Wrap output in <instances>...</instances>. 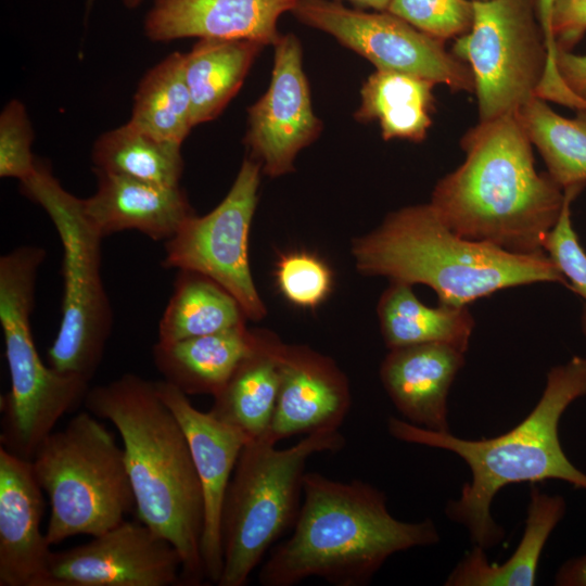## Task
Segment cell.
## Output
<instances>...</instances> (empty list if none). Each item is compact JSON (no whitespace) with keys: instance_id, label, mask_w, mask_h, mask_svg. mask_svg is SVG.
<instances>
[{"instance_id":"60d3db41","label":"cell","mask_w":586,"mask_h":586,"mask_svg":"<svg viewBox=\"0 0 586 586\" xmlns=\"http://www.w3.org/2000/svg\"><path fill=\"white\" fill-rule=\"evenodd\" d=\"M583 330H584V333L586 335V309H585L584 316H583Z\"/></svg>"},{"instance_id":"d6a6232c","label":"cell","mask_w":586,"mask_h":586,"mask_svg":"<svg viewBox=\"0 0 586 586\" xmlns=\"http://www.w3.org/2000/svg\"><path fill=\"white\" fill-rule=\"evenodd\" d=\"M586 184L564 189V202L555 227L546 235L543 249L568 281L566 288L586 302V252L572 222V203Z\"/></svg>"},{"instance_id":"ba28073f","label":"cell","mask_w":586,"mask_h":586,"mask_svg":"<svg viewBox=\"0 0 586 586\" xmlns=\"http://www.w3.org/2000/svg\"><path fill=\"white\" fill-rule=\"evenodd\" d=\"M91 412L82 411L47 436L31 461L50 500L48 543L98 536L136 510L124 449Z\"/></svg>"},{"instance_id":"ab89813d","label":"cell","mask_w":586,"mask_h":586,"mask_svg":"<svg viewBox=\"0 0 586 586\" xmlns=\"http://www.w3.org/2000/svg\"><path fill=\"white\" fill-rule=\"evenodd\" d=\"M126 8L133 9L140 5L143 0H120Z\"/></svg>"},{"instance_id":"cb8c5ba5","label":"cell","mask_w":586,"mask_h":586,"mask_svg":"<svg viewBox=\"0 0 586 586\" xmlns=\"http://www.w3.org/2000/svg\"><path fill=\"white\" fill-rule=\"evenodd\" d=\"M377 314L388 349L444 343L467 353L475 327L468 306H428L417 297L412 285L402 282H390L379 300Z\"/></svg>"},{"instance_id":"d6986e66","label":"cell","mask_w":586,"mask_h":586,"mask_svg":"<svg viewBox=\"0 0 586 586\" xmlns=\"http://www.w3.org/2000/svg\"><path fill=\"white\" fill-rule=\"evenodd\" d=\"M464 364V352L444 343H423L390 349L379 375L406 421L449 432L448 394Z\"/></svg>"},{"instance_id":"5bb4252c","label":"cell","mask_w":586,"mask_h":586,"mask_svg":"<svg viewBox=\"0 0 586 586\" xmlns=\"http://www.w3.org/2000/svg\"><path fill=\"white\" fill-rule=\"evenodd\" d=\"M273 46L270 84L249 109L245 144L266 175L279 177L294 169L297 153L322 126L313 110L298 38L280 35Z\"/></svg>"},{"instance_id":"f35d334b","label":"cell","mask_w":586,"mask_h":586,"mask_svg":"<svg viewBox=\"0 0 586 586\" xmlns=\"http://www.w3.org/2000/svg\"><path fill=\"white\" fill-rule=\"evenodd\" d=\"M360 8H369L375 11H386L391 0H347Z\"/></svg>"},{"instance_id":"5b68a950","label":"cell","mask_w":586,"mask_h":586,"mask_svg":"<svg viewBox=\"0 0 586 586\" xmlns=\"http://www.w3.org/2000/svg\"><path fill=\"white\" fill-rule=\"evenodd\" d=\"M352 254L361 275L424 284L440 304L449 306H468L521 285H568L546 252L515 254L462 238L430 203L390 213L375 229L353 241Z\"/></svg>"},{"instance_id":"ac0fdd59","label":"cell","mask_w":586,"mask_h":586,"mask_svg":"<svg viewBox=\"0 0 586 586\" xmlns=\"http://www.w3.org/2000/svg\"><path fill=\"white\" fill-rule=\"evenodd\" d=\"M297 0H154L144 35L154 42L182 38L247 39L264 46L280 37L279 17Z\"/></svg>"},{"instance_id":"4dcf8cb0","label":"cell","mask_w":586,"mask_h":586,"mask_svg":"<svg viewBox=\"0 0 586 586\" xmlns=\"http://www.w3.org/2000/svg\"><path fill=\"white\" fill-rule=\"evenodd\" d=\"M276 281L281 294L291 304L315 309L331 293L333 276L320 257L305 251H294L280 256Z\"/></svg>"},{"instance_id":"ffe728a7","label":"cell","mask_w":586,"mask_h":586,"mask_svg":"<svg viewBox=\"0 0 586 586\" xmlns=\"http://www.w3.org/2000/svg\"><path fill=\"white\" fill-rule=\"evenodd\" d=\"M98 187L82 200L85 214L104 238L137 230L155 241L170 239L193 215L184 191L131 177L93 169Z\"/></svg>"},{"instance_id":"7c38bea8","label":"cell","mask_w":586,"mask_h":586,"mask_svg":"<svg viewBox=\"0 0 586 586\" xmlns=\"http://www.w3.org/2000/svg\"><path fill=\"white\" fill-rule=\"evenodd\" d=\"M292 13L300 22L330 34L377 69L418 76L453 91H474L466 62L446 51L442 40L387 11L367 13L335 0H297Z\"/></svg>"},{"instance_id":"83f0119b","label":"cell","mask_w":586,"mask_h":586,"mask_svg":"<svg viewBox=\"0 0 586 586\" xmlns=\"http://www.w3.org/2000/svg\"><path fill=\"white\" fill-rule=\"evenodd\" d=\"M180 148V144L157 138L128 120L95 140L91 158L93 169L177 187L183 171Z\"/></svg>"},{"instance_id":"9a60e30c","label":"cell","mask_w":586,"mask_h":586,"mask_svg":"<svg viewBox=\"0 0 586 586\" xmlns=\"http://www.w3.org/2000/svg\"><path fill=\"white\" fill-rule=\"evenodd\" d=\"M157 393L179 421L192 455L204 500L201 555L205 578L218 584L224 555L220 520L226 492L241 450L249 438L209 411L196 409L183 392L165 380Z\"/></svg>"},{"instance_id":"4316f807","label":"cell","mask_w":586,"mask_h":586,"mask_svg":"<svg viewBox=\"0 0 586 586\" xmlns=\"http://www.w3.org/2000/svg\"><path fill=\"white\" fill-rule=\"evenodd\" d=\"M238 301L208 277L179 270L158 323V342L171 343L245 323Z\"/></svg>"},{"instance_id":"30bf717a","label":"cell","mask_w":586,"mask_h":586,"mask_svg":"<svg viewBox=\"0 0 586 586\" xmlns=\"http://www.w3.org/2000/svg\"><path fill=\"white\" fill-rule=\"evenodd\" d=\"M473 8L454 54L472 72L479 119L515 115L536 97L547 65L538 0H473Z\"/></svg>"},{"instance_id":"4fadbf2b","label":"cell","mask_w":586,"mask_h":586,"mask_svg":"<svg viewBox=\"0 0 586 586\" xmlns=\"http://www.w3.org/2000/svg\"><path fill=\"white\" fill-rule=\"evenodd\" d=\"M182 559L166 538L122 521L86 544L52 551L47 586L182 585Z\"/></svg>"},{"instance_id":"8fae6325","label":"cell","mask_w":586,"mask_h":586,"mask_svg":"<svg viewBox=\"0 0 586 586\" xmlns=\"http://www.w3.org/2000/svg\"><path fill=\"white\" fill-rule=\"evenodd\" d=\"M262 165L245 158L224 200L204 216L191 215L165 242L164 268L204 275L240 304L246 319L262 320L267 308L249 259V237L258 201Z\"/></svg>"},{"instance_id":"52a82bcc","label":"cell","mask_w":586,"mask_h":586,"mask_svg":"<svg viewBox=\"0 0 586 586\" xmlns=\"http://www.w3.org/2000/svg\"><path fill=\"white\" fill-rule=\"evenodd\" d=\"M344 445L339 430L307 434L284 449L264 437L245 443L221 511L224 565L218 586L246 584L268 549L296 522L307 460Z\"/></svg>"},{"instance_id":"3957f363","label":"cell","mask_w":586,"mask_h":586,"mask_svg":"<svg viewBox=\"0 0 586 586\" xmlns=\"http://www.w3.org/2000/svg\"><path fill=\"white\" fill-rule=\"evenodd\" d=\"M304 500L292 535L263 564V586H294L320 577L335 586H365L394 553L440 542L431 519H395L379 488L305 472Z\"/></svg>"},{"instance_id":"f546056e","label":"cell","mask_w":586,"mask_h":586,"mask_svg":"<svg viewBox=\"0 0 586 586\" xmlns=\"http://www.w3.org/2000/svg\"><path fill=\"white\" fill-rule=\"evenodd\" d=\"M515 115L561 189L586 184V111L568 118L533 97Z\"/></svg>"},{"instance_id":"d4e9b609","label":"cell","mask_w":586,"mask_h":586,"mask_svg":"<svg viewBox=\"0 0 586 586\" xmlns=\"http://www.w3.org/2000/svg\"><path fill=\"white\" fill-rule=\"evenodd\" d=\"M263 47L247 39L201 38L184 54L194 126L221 113L239 91Z\"/></svg>"},{"instance_id":"7a4b0ae2","label":"cell","mask_w":586,"mask_h":586,"mask_svg":"<svg viewBox=\"0 0 586 586\" xmlns=\"http://www.w3.org/2000/svg\"><path fill=\"white\" fill-rule=\"evenodd\" d=\"M84 404L122 437L139 521L178 550L182 585L202 584V487L186 434L155 382L125 373L89 388Z\"/></svg>"},{"instance_id":"603a6c76","label":"cell","mask_w":586,"mask_h":586,"mask_svg":"<svg viewBox=\"0 0 586 586\" xmlns=\"http://www.w3.org/2000/svg\"><path fill=\"white\" fill-rule=\"evenodd\" d=\"M566 511L561 495L533 486L523 536L512 556L501 564L489 563L485 549L474 546L454 568L446 586H533L543 549Z\"/></svg>"},{"instance_id":"2e32d148","label":"cell","mask_w":586,"mask_h":586,"mask_svg":"<svg viewBox=\"0 0 586 586\" xmlns=\"http://www.w3.org/2000/svg\"><path fill=\"white\" fill-rule=\"evenodd\" d=\"M280 385L269 431L271 444L318 431L339 430L352 404L348 380L337 365L305 345L280 343Z\"/></svg>"},{"instance_id":"44dd1931","label":"cell","mask_w":586,"mask_h":586,"mask_svg":"<svg viewBox=\"0 0 586 586\" xmlns=\"http://www.w3.org/2000/svg\"><path fill=\"white\" fill-rule=\"evenodd\" d=\"M257 330L245 323L220 332L171 343L156 342L152 358L164 380L186 395L213 397L254 349Z\"/></svg>"},{"instance_id":"484cf974","label":"cell","mask_w":586,"mask_h":586,"mask_svg":"<svg viewBox=\"0 0 586 586\" xmlns=\"http://www.w3.org/2000/svg\"><path fill=\"white\" fill-rule=\"evenodd\" d=\"M435 85L418 76L375 69L361 87L355 117L378 120L385 140L420 142L432 125Z\"/></svg>"},{"instance_id":"e575fe53","label":"cell","mask_w":586,"mask_h":586,"mask_svg":"<svg viewBox=\"0 0 586 586\" xmlns=\"http://www.w3.org/2000/svg\"><path fill=\"white\" fill-rule=\"evenodd\" d=\"M551 33L557 48L572 51L586 33V0H556Z\"/></svg>"},{"instance_id":"836d02e7","label":"cell","mask_w":586,"mask_h":586,"mask_svg":"<svg viewBox=\"0 0 586 586\" xmlns=\"http://www.w3.org/2000/svg\"><path fill=\"white\" fill-rule=\"evenodd\" d=\"M33 127L25 105L17 99L7 103L0 114V177L23 182L38 166L33 152Z\"/></svg>"},{"instance_id":"f1b7e54d","label":"cell","mask_w":586,"mask_h":586,"mask_svg":"<svg viewBox=\"0 0 586 586\" xmlns=\"http://www.w3.org/2000/svg\"><path fill=\"white\" fill-rule=\"evenodd\" d=\"M129 122L157 138L182 144L194 127L184 54L173 52L144 74Z\"/></svg>"},{"instance_id":"8d00e7d4","label":"cell","mask_w":586,"mask_h":586,"mask_svg":"<svg viewBox=\"0 0 586 586\" xmlns=\"http://www.w3.org/2000/svg\"><path fill=\"white\" fill-rule=\"evenodd\" d=\"M556 0H538V18L543 28L548 59L545 69V76L552 78L558 75L556 64L557 47L551 33V15Z\"/></svg>"},{"instance_id":"1f68e13d","label":"cell","mask_w":586,"mask_h":586,"mask_svg":"<svg viewBox=\"0 0 586 586\" xmlns=\"http://www.w3.org/2000/svg\"><path fill=\"white\" fill-rule=\"evenodd\" d=\"M386 11L442 41L466 34L474 17L469 0H391Z\"/></svg>"},{"instance_id":"277c9868","label":"cell","mask_w":586,"mask_h":586,"mask_svg":"<svg viewBox=\"0 0 586 586\" xmlns=\"http://www.w3.org/2000/svg\"><path fill=\"white\" fill-rule=\"evenodd\" d=\"M583 396L586 357L576 355L548 371L543 394L532 411L498 436L464 440L396 417L387 419V431L402 442L451 451L469 466L472 480L463 485L458 499L448 501L445 513L467 528L474 546L488 549L505 538L504 528L491 514L493 499L505 486L561 480L586 491V473L566 457L558 431L566 408Z\"/></svg>"},{"instance_id":"d590c367","label":"cell","mask_w":586,"mask_h":586,"mask_svg":"<svg viewBox=\"0 0 586 586\" xmlns=\"http://www.w3.org/2000/svg\"><path fill=\"white\" fill-rule=\"evenodd\" d=\"M556 64L568 88L586 102V55L557 48Z\"/></svg>"},{"instance_id":"7402d4cb","label":"cell","mask_w":586,"mask_h":586,"mask_svg":"<svg viewBox=\"0 0 586 586\" xmlns=\"http://www.w3.org/2000/svg\"><path fill=\"white\" fill-rule=\"evenodd\" d=\"M280 343L273 333L257 330L254 349L214 396L208 410L249 441L266 437L273 419L280 385Z\"/></svg>"},{"instance_id":"8992f818","label":"cell","mask_w":586,"mask_h":586,"mask_svg":"<svg viewBox=\"0 0 586 586\" xmlns=\"http://www.w3.org/2000/svg\"><path fill=\"white\" fill-rule=\"evenodd\" d=\"M44 256L43 249L26 245L0 258V323L11 382L0 399V446L26 460L89 390V382L46 365L37 352L30 316Z\"/></svg>"},{"instance_id":"9c48e42d","label":"cell","mask_w":586,"mask_h":586,"mask_svg":"<svg viewBox=\"0 0 586 586\" xmlns=\"http://www.w3.org/2000/svg\"><path fill=\"white\" fill-rule=\"evenodd\" d=\"M22 193L51 219L63 247L62 318L48 349L55 370L89 382L99 368L110 337L113 314L101 275L103 237L87 218L82 199L66 191L48 166L21 182Z\"/></svg>"},{"instance_id":"74e56055","label":"cell","mask_w":586,"mask_h":586,"mask_svg":"<svg viewBox=\"0 0 586 586\" xmlns=\"http://www.w3.org/2000/svg\"><path fill=\"white\" fill-rule=\"evenodd\" d=\"M557 586H586V555L571 558L557 571Z\"/></svg>"},{"instance_id":"e0dca14e","label":"cell","mask_w":586,"mask_h":586,"mask_svg":"<svg viewBox=\"0 0 586 586\" xmlns=\"http://www.w3.org/2000/svg\"><path fill=\"white\" fill-rule=\"evenodd\" d=\"M42 493L31 461L0 446V586H47L52 550L40 527Z\"/></svg>"},{"instance_id":"6da1fadb","label":"cell","mask_w":586,"mask_h":586,"mask_svg":"<svg viewBox=\"0 0 586 586\" xmlns=\"http://www.w3.org/2000/svg\"><path fill=\"white\" fill-rule=\"evenodd\" d=\"M464 160L435 184L430 204L462 238L515 254L545 252L564 191L534 164L517 115L479 122L462 137Z\"/></svg>"}]
</instances>
